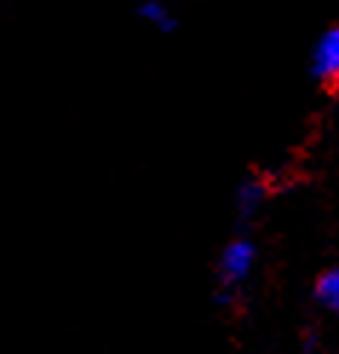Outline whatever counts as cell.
Returning a JSON list of instances; mask_svg holds the SVG:
<instances>
[{
	"label": "cell",
	"mask_w": 339,
	"mask_h": 354,
	"mask_svg": "<svg viewBox=\"0 0 339 354\" xmlns=\"http://www.w3.org/2000/svg\"><path fill=\"white\" fill-rule=\"evenodd\" d=\"M253 265H256V248H253V242L233 239L230 245H224L222 259H219V279H222L224 291L239 288L242 282L251 277Z\"/></svg>",
	"instance_id": "1"
},
{
	"label": "cell",
	"mask_w": 339,
	"mask_h": 354,
	"mask_svg": "<svg viewBox=\"0 0 339 354\" xmlns=\"http://www.w3.org/2000/svg\"><path fill=\"white\" fill-rule=\"evenodd\" d=\"M313 73L322 81L339 84V26L328 29L322 38H319V44L313 49Z\"/></svg>",
	"instance_id": "2"
},
{
	"label": "cell",
	"mask_w": 339,
	"mask_h": 354,
	"mask_svg": "<svg viewBox=\"0 0 339 354\" xmlns=\"http://www.w3.org/2000/svg\"><path fill=\"white\" fill-rule=\"evenodd\" d=\"M316 299L331 314H339V265L316 279Z\"/></svg>",
	"instance_id": "3"
},
{
	"label": "cell",
	"mask_w": 339,
	"mask_h": 354,
	"mask_svg": "<svg viewBox=\"0 0 339 354\" xmlns=\"http://www.w3.org/2000/svg\"><path fill=\"white\" fill-rule=\"evenodd\" d=\"M141 17L150 24V26H155V29H162V32H170L173 29V15H170V9L164 6V3H158V0H147L144 6H141Z\"/></svg>",
	"instance_id": "4"
},
{
	"label": "cell",
	"mask_w": 339,
	"mask_h": 354,
	"mask_svg": "<svg viewBox=\"0 0 339 354\" xmlns=\"http://www.w3.org/2000/svg\"><path fill=\"white\" fill-rule=\"evenodd\" d=\"M259 202H262V187L259 185H244L239 190V210H242V214H251V210H256Z\"/></svg>",
	"instance_id": "5"
}]
</instances>
